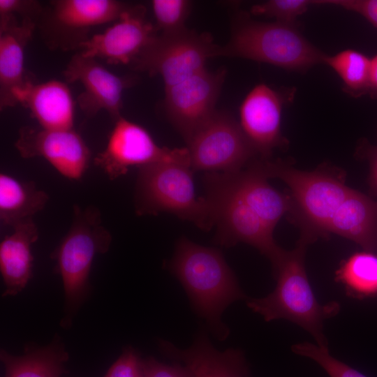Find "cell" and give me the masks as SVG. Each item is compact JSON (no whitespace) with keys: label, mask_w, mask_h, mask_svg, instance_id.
<instances>
[{"label":"cell","mask_w":377,"mask_h":377,"mask_svg":"<svg viewBox=\"0 0 377 377\" xmlns=\"http://www.w3.org/2000/svg\"><path fill=\"white\" fill-rule=\"evenodd\" d=\"M167 267L182 285L194 311L219 340H225L229 329L221 320L223 311L248 297L221 251L182 237Z\"/></svg>","instance_id":"cell-1"},{"label":"cell","mask_w":377,"mask_h":377,"mask_svg":"<svg viewBox=\"0 0 377 377\" xmlns=\"http://www.w3.org/2000/svg\"><path fill=\"white\" fill-rule=\"evenodd\" d=\"M308 244L300 237L295 249L286 251L273 269L276 281L274 290L263 297H248L246 304L265 321L288 320L307 331L318 345L327 346L323 331V322L336 316L340 305L337 302L322 304L316 299L304 265Z\"/></svg>","instance_id":"cell-2"},{"label":"cell","mask_w":377,"mask_h":377,"mask_svg":"<svg viewBox=\"0 0 377 377\" xmlns=\"http://www.w3.org/2000/svg\"><path fill=\"white\" fill-rule=\"evenodd\" d=\"M326 54L309 41L297 24L254 20L246 12L236 13L228 42L217 57H237L304 72L324 64Z\"/></svg>","instance_id":"cell-3"},{"label":"cell","mask_w":377,"mask_h":377,"mask_svg":"<svg viewBox=\"0 0 377 377\" xmlns=\"http://www.w3.org/2000/svg\"><path fill=\"white\" fill-rule=\"evenodd\" d=\"M256 163L268 178H277L290 188V220L301 228V237L311 244L327 237L330 222L352 188L339 176L317 169L302 171L283 160L256 158Z\"/></svg>","instance_id":"cell-4"},{"label":"cell","mask_w":377,"mask_h":377,"mask_svg":"<svg viewBox=\"0 0 377 377\" xmlns=\"http://www.w3.org/2000/svg\"><path fill=\"white\" fill-rule=\"evenodd\" d=\"M112 235L102 224L100 211L94 206L73 207L70 229L51 253L54 272L61 278L64 312L60 325L68 328L90 291L89 274L95 256L106 253Z\"/></svg>","instance_id":"cell-5"},{"label":"cell","mask_w":377,"mask_h":377,"mask_svg":"<svg viewBox=\"0 0 377 377\" xmlns=\"http://www.w3.org/2000/svg\"><path fill=\"white\" fill-rule=\"evenodd\" d=\"M138 168L135 206L138 215L168 212L204 230L214 226L207 200L195 195L190 165L158 162Z\"/></svg>","instance_id":"cell-6"},{"label":"cell","mask_w":377,"mask_h":377,"mask_svg":"<svg viewBox=\"0 0 377 377\" xmlns=\"http://www.w3.org/2000/svg\"><path fill=\"white\" fill-rule=\"evenodd\" d=\"M206 199L213 225L214 242L225 247L239 242L257 249L275 268L286 250L274 241L270 230L228 182L225 174L206 172L204 176Z\"/></svg>","instance_id":"cell-7"},{"label":"cell","mask_w":377,"mask_h":377,"mask_svg":"<svg viewBox=\"0 0 377 377\" xmlns=\"http://www.w3.org/2000/svg\"><path fill=\"white\" fill-rule=\"evenodd\" d=\"M219 48L209 34L185 27L156 34L130 65L149 75H160L168 88L205 69L207 61L217 57Z\"/></svg>","instance_id":"cell-8"},{"label":"cell","mask_w":377,"mask_h":377,"mask_svg":"<svg viewBox=\"0 0 377 377\" xmlns=\"http://www.w3.org/2000/svg\"><path fill=\"white\" fill-rule=\"evenodd\" d=\"M191 168L206 172H235L258 156L239 122L218 111L187 144Z\"/></svg>","instance_id":"cell-9"},{"label":"cell","mask_w":377,"mask_h":377,"mask_svg":"<svg viewBox=\"0 0 377 377\" xmlns=\"http://www.w3.org/2000/svg\"><path fill=\"white\" fill-rule=\"evenodd\" d=\"M158 162H175L191 165L186 148L159 146L142 126L122 116L115 121L104 150L94 158L111 180L125 175L131 167Z\"/></svg>","instance_id":"cell-10"},{"label":"cell","mask_w":377,"mask_h":377,"mask_svg":"<svg viewBox=\"0 0 377 377\" xmlns=\"http://www.w3.org/2000/svg\"><path fill=\"white\" fill-rule=\"evenodd\" d=\"M226 75L225 69L205 68L165 88L166 116L186 144L216 112L215 106Z\"/></svg>","instance_id":"cell-11"},{"label":"cell","mask_w":377,"mask_h":377,"mask_svg":"<svg viewBox=\"0 0 377 377\" xmlns=\"http://www.w3.org/2000/svg\"><path fill=\"white\" fill-rule=\"evenodd\" d=\"M295 94L294 87L275 89L260 83L242 102L239 124L260 158L269 159L274 149L288 145L281 130V114Z\"/></svg>","instance_id":"cell-12"},{"label":"cell","mask_w":377,"mask_h":377,"mask_svg":"<svg viewBox=\"0 0 377 377\" xmlns=\"http://www.w3.org/2000/svg\"><path fill=\"white\" fill-rule=\"evenodd\" d=\"M15 147L22 158L42 157L61 175L73 180L82 177L91 160L89 148L73 128L25 126L19 130Z\"/></svg>","instance_id":"cell-13"},{"label":"cell","mask_w":377,"mask_h":377,"mask_svg":"<svg viewBox=\"0 0 377 377\" xmlns=\"http://www.w3.org/2000/svg\"><path fill=\"white\" fill-rule=\"evenodd\" d=\"M156 32L155 26L146 19L145 8L129 5L112 25L87 38L77 48L85 57L101 58L110 64H131Z\"/></svg>","instance_id":"cell-14"},{"label":"cell","mask_w":377,"mask_h":377,"mask_svg":"<svg viewBox=\"0 0 377 377\" xmlns=\"http://www.w3.org/2000/svg\"><path fill=\"white\" fill-rule=\"evenodd\" d=\"M68 82H80L84 88L77 97L83 112L89 117L105 110L116 121L121 115L123 93L134 80L110 72L96 59L74 54L64 71Z\"/></svg>","instance_id":"cell-15"},{"label":"cell","mask_w":377,"mask_h":377,"mask_svg":"<svg viewBox=\"0 0 377 377\" xmlns=\"http://www.w3.org/2000/svg\"><path fill=\"white\" fill-rule=\"evenodd\" d=\"M37 22L14 15H0L1 110L17 104L15 94L30 82L24 75V54Z\"/></svg>","instance_id":"cell-16"},{"label":"cell","mask_w":377,"mask_h":377,"mask_svg":"<svg viewBox=\"0 0 377 377\" xmlns=\"http://www.w3.org/2000/svg\"><path fill=\"white\" fill-rule=\"evenodd\" d=\"M158 346L165 355L182 362L193 377H248L243 351L216 349L205 331H200L186 349H179L164 340L159 341Z\"/></svg>","instance_id":"cell-17"},{"label":"cell","mask_w":377,"mask_h":377,"mask_svg":"<svg viewBox=\"0 0 377 377\" xmlns=\"http://www.w3.org/2000/svg\"><path fill=\"white\" fill-rule=\"evenodd\" d=\"M17 103L27 108L40 127L51 130L73 128L74 102L68 85L52 80L41 83L31 81L17 92Z\"/></svg>","instance_id":"cell-18"},{"label":"cell","mask_w":377,"mask_h":377,"mask_svg":"<svg viewBox=\"0 0 377 377\" xmlns=\"http://www.w3.org/2000/svg\"><path fill=\"white\" fill-rule=\"evenodd\" d=\"M50 5L45 24L55 34L85 31L115 22L129 6L116 0H57Z\"/></svg>","instance_id":"cell-19"},{"label":"cell","mask_w":377,"mask_h":377,"mask_svg":"<svg viewBox=\"0 0 377 377\" xmlns=\"http://www.w3.org/2000/svg\"><path fill=\"white\" fill-rule=\"evenodd\" d=\"M256 158L244 170L223 173L232 188L274 231L281 217L290 212L291 200L268 183L267 178L256 165Z\"/></svg>","instance_id":"cell-20"},{"label":"cell","mask_w":377,"mask_h":377,"mask_svg":"<svg viewBox=\"0 0 377 377\" xmlns=\"http://www.w3.org/2000/svg\"><path fill=\"white\" fill-rule=\"evenodd\" d=\"M13 230L0 244V271L5 286L3 297L17 295L31 279V246L39 237L34 220L18 224Z\"/></svg>","instance_id":"cell-21"},{"label":"cell","mask_w":377,"mask_h":377,"mask_svg":"<svg viewBox=\"0 0 377 377\" xmlns=\"http://www.w3.org/2000/svg\"><path fill=\"white\" fill-rule=\"evenodd\" d=\"M329 233L373 252L377 248V201L352 188L333 216Z\"/></svg>","instance_id":"cell-22"},{"label":"cell","mask_w":377,"mask_h":377,"mask_svg":"<svg viewBox=\"0 0 377 377\" xmlns=\"http://www.w3.org/2000/svg\"><path fill=\"white\" fill-rule=\"evenodd\" d=\"M69 355L58 335L47 346L27 348L22 355L0 351L4 377H61Z\"/></svg>","instance_id":"cell-23"},{"label":"cell","mask_w":377,"mask_h":377,"mask_svg":"<svg viewBox=\"0 0 377 377\" xmlns=\"http://www.w3.org/2000/svg\"><path fill=\"white\" fill-rule=\"evenodd\" d=\"M48 194L32 182H22L4 172L0 174V221L12 228L33 220L45 207Z\"/></svg>","instance_id":"cell-24"},{"label":"cell","mask_w":377,"mask_h":377,"mask_svg":"<svg viewBox=\"0 0 377 377\" xmlns=\"http://www.w3.org/2000/svg\"><path fill=\"white\" fill-rule=\"evenodd\" d=\"M335 280L352 297H377V255L368 251L352 254L341 262Z\"/></svg>","instance_id":"cell-25"},{"label":"cell","mask_w":377,"mask_h":377,"mask_svg":"<svg viewBox=\"0 0 377 377\" xmlns=\"http://www.w3.org/2000/svg\"><path fill=\"white\" fill-rule=\"evenodd\" d=\"M371 58L353 49H345L326 55L324 64L341 78L343 90L353 98L368 94Z\"/></svg>","instance_id":"cell-26"},{"label":"cell","mask_w":377,"mask_h":377,"mask_svg":"<svg viewBox=\"0 0 377 377\" xmlns=\"http://www.w3.org/2000/svg\"><path fill=\"white\" fill-rule=\"evenodd\" d=\"M295 354L314 360L330 377H367L362 373L334 357L327 346L307 341L295 343L291 347Z\"/></svg>","instance_id":"cell-27"},{"label":"cell","mask_w":377,"mask_h":377,"mask_svg":"<svg viewBox=\"0 0 377 377\" xmlns=\"http://www.w3.org/2000/svg\"><path fill=\"white\" fill-rule=\"evenodd\" d=\"M151 9L156 20V29L161 33H172L184 29L191 10L187 0H153Z\"/></svg>","instance_id":"cell-28"},{"label":"cell","mask_w":377,"mask_h":377,"mask_svg":"<svg viewBox=\"0 0 377 377\" xmlns=\"http://www.w3.org/2000/svg\"><path fill=\"white\" fill-rule=\"evenodd\" d=\"M313 1L309 0H268L254 4L251 8V13L274 18L276 22L297 24L299 16L304 13Z\"/></svg>","instance_id":"cell-29"},{"label":"cell","mask_w":377,"mask_h":377,"mask_svg":"<svg viewBox=\"0 0 377 377\" xmlns=\"http://www.w3.org/2000/svg\"><path fill=\"white\" fill-rule=\"evenodd\" d=\"M103 377H145L143 359L133 348H125Z\"/></svg>","instance_id":"cell-30"},{"label":"cell","mask_w":377,"mask_h":377,"mask_svg":"<svg viewBox=\"0 0 377 377\" xmlns=\"http://www.w3.org/2000/svg\"><path fill=\"white\" fill-rule=\"evenodd\" d=\"M314 5H332L362 15L377 28V0H319Z\"/></svg>","instance_id":"cell-31"},{"label":"cell","mask_w":377,"mask_h":377,"mask_svg":"<svg viewBox=\"0 0 377 377\" xmlns=\"http://www.w3.org/2000/svg\"><path fill=\"white\" fill-rule=\"evenodd\" d=\"M42 13V7L36 1L0 0V15H20V19L31 18L38 21Z\"/></svg>","instance_id":"cell-32"},{"label":"cell","mask_w":377,"mask_h":377,"mask_svg":"<svg viewBox=\"0 0 377 377\" xmlns=\"http://www.w3.org/2000/svg\"><path fill=\"white\" fill-rule=\"evenodd\" d=\"M143 364L145 377H193L184 365L166 364L152 357L143 359Z\"/></svg>","instance_id":"cell-33"},{"label":"cell","mask_w":377,"mask_h":377,"mask_svg":"<svg viewBox=\"0 0 377 377\" xmlns=\"http://www.w3.org/2000/svg\"><path fill=\"white\" fill-rule=\"evenodd\" d=\"M366 149V154L370 163L369 184L377 193V146L367 147Z\"/></svg>","instance_id":"cell-34"},{"label":"cell","mask_w":377,"mask_h":377,"mask_svg":"<svg viewBox=\"0 0 377 377\" xmlns=\"http://www.w3.org/2000/svg\"><path fill=\"white\" fill-rule=\"evenodd\" d=\"M368 94L377 98V54L371 58Z\"/></svg>","instance_id":"cell-35"}]
</instances>
